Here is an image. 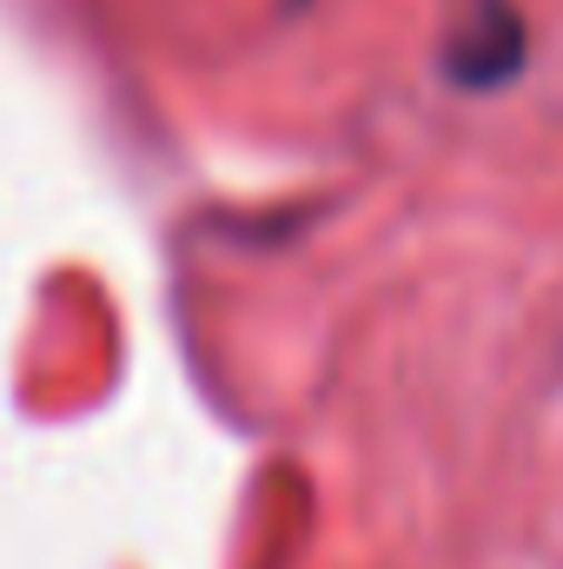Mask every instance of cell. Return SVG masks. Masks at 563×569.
<instances>
[{
	"mask_svg": "<svg viewBox=\"0 0 563 569\" xmlns=\"http://www.w3.org/2000/svg\"><path fill=\"white\" fill-rule=\"evenodd\" d=\"M524 40L517 0H457L444 27V80L464 93H497L524 73Z\"/></svg>",
	"mask_w": 563,
	"mask_h": 569,
	"instance_id": "1",
	"label": "cell"
}]
</instances>
